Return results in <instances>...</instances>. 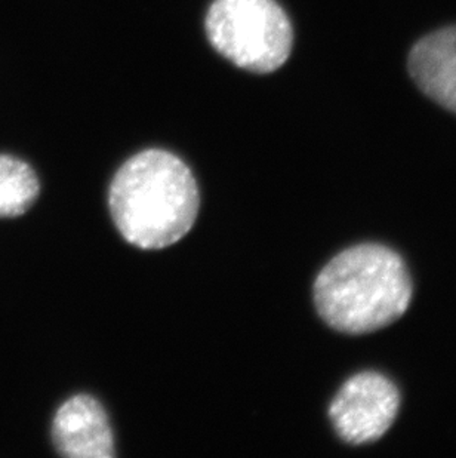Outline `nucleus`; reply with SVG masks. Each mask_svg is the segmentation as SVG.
<instances>
[{"label":"nucleus","instance_id":"nucleus-6","mask_svg":"<svg viewBox=\"0 0 456 458\" xmlns=\"http://www.w3.org/2000/svg\"><path fill=\"white\" fill-rule=\"evenodd\" d=\"M408 67L426 97L456 113V26L424 36L413 45Z\"/></svg>","mask_w":456,"mask_h":458},{"label":"nucleus","instance_id":"nucleus-4","mask_svg":"<svg viewBox=\"0 0 456 458\" xmlns=\"http://www.w3.org/2000/svg\"><path fill=\"white\" fill-rule=\"evenodd\" d=\"M401 408V394L387 377L362 372L351 377L329 407V417L342 441L365 445L392 428Z\"/></svg>","mask_w":456,"mask_h":458},{"label":"nucleus","instance_id":"nucleus-3","mask_svg":"<svg viewBox=\"0 0 456 458\" xmlns=\"http://www.w3.org/2000/svg\"><path fill=\"white\" fill-rule=\"evenodd\" d=\"M205 30L216 52L252 73H273L292 52L293 27L275 0H214Z\"/></svg>","mask_w":456,"mask_h":458},{"label":"nucleus","instance_id":"nucleus-1","mask_svg":"<svg viewBox=\"0 0 456 458\" xmlns=\"http://www.w3.org/2000/svg\"><path fill=\"white\" fill-rule=\"evenodd\" d=\"M108 205L126 242L141 250H162L193 227L200 195L196 178L178 156L148 148L117 171Z\"/></svg>","mask_w":456,"mask_h":458},{"label":"nucleus","instance_id":"nucleus-2","mask_svg":"<svg viewBox=\"0 0 456 458\" xmlns=\"http://www.w3.org/2000/svg\"><path fill=\"white\" fill-rule=\"evenodd\" d=\"M313 291L316 309L331 328L363 335L401 319L413 286L401 255L363 243L334 257L316 277Z\"/></svg>","mask_w":456,"mask_h":458},{"label":"nucleus","instance_id":"nucleus-5","mask_svg":"<svg viewBox=\"0 0 456 458\" xmlns=\"http://www.w3.org/2000/svg\"><path fill=\"white\" fill-rule=\"evenodd\" d=\"M52 441L69 458L114 457V439L103 405L89 394H78L56 411Z\"/></svg>","mask_w":456,"mask_h":458},{"label":"nucleus","instance_id":"nucleus-7","mask_svg":"<svg viewBox=\"0 0 456 458\" xmlns=\"http://www.w3.org/2000/svg\"><path fill=\"white\" fill-rule=\"evenodd\" d=\"M39 191V180L30 165L0 155V218L22 216L35 204Z\"/></svg>","mask_w":456,"mask_h":458}]
</instances>
